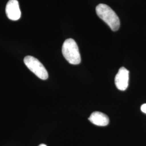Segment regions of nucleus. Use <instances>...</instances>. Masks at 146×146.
Wrapping results in <instances>:
<instances>
[{"mask_svg": "<svg viewBox=\"0 0 146 146\" xmlns=\"http://www.w3.org/2000/svg\"><path fill=\"white\" fill-rule=\"evenodd\" d=\"M96 12L100 18L106 23L111 31H116L119 30L120 26V19L108 5L101 3L96 7Z\"/></svg>", "mask_w": 146, "mask_h": 146, "instance_id": "nucleus-1", "label": "nucleus"}, {"mask_svg": "<svg viewBox=\"0 0 146 146\" xmlns=\"http://www.w3.org/2000/svg\"><path fill=\"white\" fill-rule=\"evenodd\" d=\"M62 52L64 58L70 64L76 65L81 62V58L78 44L72 38H68L64 42Z\"/></svg>", "mask_w": 146, "mask_h": 146, "instance_id": "nucleus-2", "label": "nucleus"}, {"mask_svg": "<svg viewBox=\"0 0 146 146\" xmlns=\"http://www.w3.org/2000/svg\"><path fill=\"white\" fill-rule=\"evenodd\" d=\"M24 63L27 68L41 80H47L48 73L46 68L36 58L31 56H27L24 58Z\"/></svg>", "mask_w": 146, "mask_h": 146, "instance_id": "nucleus-3", "label": "nucleus"}, {"mask_svg": "<svg viewBox=\"0 0 146 146\" xmlns=\"http://www.w3.org/2000/svg\"><path fill=\"white\" fill-rule=\"evenodd\" d=\"M5 13L9 20H19L21 15L19 2L17 0H9L5 7Z\"/></svg>", "mask_w": 146, "mask_h": 146, "instance_id": "nucleus-4", "label": "nucleus"}, {"mask_svg": "<svg viewBox=\"0 0 146 146\" xmlns=\"http://www.w3.org/2000/svg\"><path fill=\"white\" fill-rule=\"evenodd\" d=\"M129 71L125 68L121 67L119 70L115 78V84L116 88L121 91L127 89L129 82Z\"/></svg>", "mask_w": 146, "mask_h": 146, "instance_id": "nucleus-5", "label": "nucleus"}, {"mask_svg": "<svg viewBox=\"0 0 146 146\" xmlns=\"http://www.w3.org/2000/svg\"><path fill=\"white\" fill-rule=\"evenodd\" d=\"M88 120L95 125L106 126L110 123L109 117L100 111H94L89 116Z\"/></svg>", "mask_w": 146, "mask_h": 146, "instance_id": "nucleus-6", "label": "nucleus"}, {"mask_svg": "<svg viewBox=\"0 0 146 146\" xmlns=\"http://www.w3.org/2000/svg\"><path fill=\"white\" fill-rule=\"evenodd\" d=\"M141 110L143 113L146 114V104H143L141 106Z\"/></svg>", "mask_w": 146, "mask_h": 146, "instance_id": "nucleus-7", "label": "nucleus"}, {"mask_svg": "<svg viewBox=\"0 0 146 146\" xmlns=\"http://www.w3.org/2000/svg\"><path fill=\"white\" fill-rule=\"evenodd\" d=\"M38 146H47L46 145H44V144H41L40 145H39Z\"/></svg>", "mask_w": 146, "mask_h": 146, "instance_id": "nucleus-8", "label": "nucleus"}]
</instances>
